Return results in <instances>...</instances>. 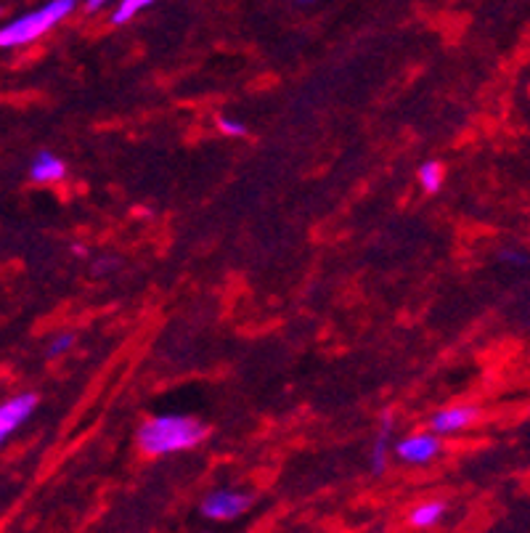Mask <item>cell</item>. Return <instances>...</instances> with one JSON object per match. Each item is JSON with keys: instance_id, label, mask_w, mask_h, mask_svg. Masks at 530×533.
Listing matches in <instances>:
<instances>
[{"instance_id": "cell-15", "label": "cell", "mask_w": 530, "mask_h": 533, "mask_svg": "<svg viewBox=\"0 0 530 533\" xmlns=\"http://www.w3.org/2000/svg\"><path fill=\"white\" fill-rule=\"evenodd\" d=\"M499 258L507 260V263H515V266H523L525 260H528V255H525V252H517V250H501Z\"/></svg>"}, {"instance_id": "cell-11", "label": "cell", "mask_w": 530, "mask_h": 533, "mask_svg": "<svg viewBox=\"0 0 530 533\" xmlns=\"http://www.w3.org/2000/svg\"><path fill=\"white\" fill-rule=\"evenodd\" d=\"M152 3H157V0H120V6H117V11L112 14V24L130 22L133 16L141 14V11L152 6Z\"/></svg>"}, {"instance_id": "cell-16", "label": "cell", "mask_w": 530, "mask_h": 533, "mask_svg": "<svg viewBox=\"0 0 530 533\" xmlns=\"http://www.w3.org/2000/svg\"><path fill=\"white\" fill-rule=\"evenodd\" d=\"M106 3H109V0H88L85 8H88V11H99V8H104Z\"/></svg>"}, {"instance_id": "cell-7", "label": "cell", "mask_w": 530, "mask_h": 533, "mask_svg": "<svg viewBox=\"0 0 530 533\" xmlns=\"http://www.w3.org/2000/svg\"><path fill=\"white\" fill-rule=\"evenodd\" d=\"M395 430V417L385 412L379 417L377 438H374V449H371V473L382 475L387 470V459H390V435Z\"/></svg>"}, {"instance_id": "cell-1", "label": "cell", "mask_w": 530, "mask_h": 533, "mask_svg": "<svg viewBox=\"0 0 530 533\" xmlns=\"http://www.w3.org/2000/svg\"><path fill=\"white\" fill-rule=\"evenodd\" d=\"M207 438V427L194 417L186 414H159V417L146 419L138 427V449L146 457H165L175 451H189Z\"/></svg>"}, {"instance_id": "cell-5", "label": "cell", "mask_w": 530, "mask_h": 533, "mask_svg": "<svg viewBox=\"0 0 530 533\" xmlns=\"http://www.w3.org/2000/svg\"><path fill=\"white\" fill-rule=\"evenodd\" d=\"M440 449H443L440 435L430 430V433H417L403 438V441L395 446V454H398V459L406 462V465H427V462L438 457Z\"/></svg>"}, {"instance_id": "cell-6", "label": "cell", "mask_w": 530, "mask_h": 533, "mask_svg": "<svg viewBox=\"0 0 530 533\" xmlns=\"http://www.w3.org/2000/svg\"><path fill=\"white\" fill-rule=\"evenodd\" d=\"M480 417V409L470 404H459V406H448V409H440L430 417V430L438 435H451V433H462L467 427Z\"/></svg>"}, {"instance_id": "cell-17", "label": "cell", "mask_w": 530, "mask_h": 533, "mask_svg": "<svg viewBox=\"0 0 530 533\" xmlns=\"http://www.w3.org/2000/svg\"><path fill=\"white\" fill-rule=\"evenodd\" d=\"M72 252H75V255H85V247L83 244H75V247H72Z\"/></svg>"}, {"instance_id": "cell-9", "label": "cell", "mask_w": 530, "mask_h": 533, "mask_svg": "<svg viewBox=\"0 0 530 533\" xmlns=\"http://www.w3.org/2000/svg\"><path fill=\"white\" fill-rule=\"evenodd\" d=\"M446 515H448L446 502H424L411 510L409 523L414 528H432V526H438L440 520L446 518Z\"/></svg>"}, {"instance_id": "cell-8", "label": "cell", "mask_w": 530, "mask_h": 533, "mask_svg": "<svg viewBox=\"0 0 530 533\" xmlns=\"http://www.w3.org/2000/svg\"><path fill=\"white\" fill-rule=\"evenodd\" d=\"M67 176V165L51 152H38L30 165V178L35 183H56Z\"/></svg>"}, {"instance_id": "cell-18", "label": "cell", "mask_w": 530, "mask_h": 533, "mask_svg": "<svg viewBox=\"0 0 530 533\" xmlns=\"http://www.w3.org/2000/svg\"><path fill=\"white\" fill-rule=\"evenodd\" d=\"M297 3H313V0H297Z\"/></svg>"}, {"instance_id": "cell-14", "label": "cell", "mask_w": 530, "mask_h": 533, "mask_svg": "<svg viewBox=\"0 0 530 533\" xmlns=\"http://www.w3.org/2000/svg\"><path fill=\"white\" fill-rule=\"evenodd\" d=\"M120 268V258H101L99 263H96V274H109V271H117Z\"/></svg>"}, {"instance_id": "cell-10", "label": "cell", "mask_w": 530, "mask_h": 533, "mask_svg": "<svg viewBox=\"0 0 530 533\" xmlns=\"http://www.w3.org/2000/svg\"><path fill=\"white\" fill-rule=\"evenodd\" d=\"M417 176L419 183H422V189L427 191V194H435V191H440V186H443V165L435 160L424 162Z\"/></svg>"}, {"instance_id": "cell-4", "label": "cell", "mask_w": 530, "mask_h": 533, "mask_svg": "<svg viewBox=\"0 0 530 533\" xmlns=\"http://www.w3.org/2000/svg\"><path fill=\"white\" fill-rule=\"evenodd\" d=\"M35 406H38V396L35 393H22V396L8 398V401L0 404V446L30 419Z\"/></svg>"}, {"instance_id": "cell-13", "label": "cell", "mask_w": 530, "mask_h": 533, "mask_svg": "<svg viewBox=\"0 0 530 533\" xmlns=\"http://www.w3.org/2000/svg\"><path fill=\"white\" fill-rule=\"evenodd\" d=\"M218 130L231 138L247 136V125H244L242 120H234V117H226V115L218 117Z\"/></svg>"}, {"instance_id": "cell-12", "label": "cell", "mask_w": 530, "mask_h": 533, "mask_svg": "<svg viewBox=\"0 0 530 533\" xmlns=\"http://www.w3.org/2000/svg\"><path fill=\"white\" fill-rule=\"evenodd\" d=\"M72 345H75V335H72V332H61V335L53 337L51 345H48V356H64L67 351H72Z\"/></svg>"}, {"instance_id": "cell-2", "label": "cell", "mask_w": 530, "mask_h": 533, "mask_svg": "<svg viewBox=\"0 0 530 533\" xmlns=\"http://www.w3.org/2000/svg\"><path fill=\"white\" fill-rule=\"evenodd\" d=\"M75 3L77 0H48L46 6L35 8L30 14L16 16L14 22L0 27V48H19L40 40L75 11Z\"/></svg>"}, {"instance_id": "cell-3", "label": "cell", "mask_w": 530, "mask_h": 533, "mask_svg": "<svg viewBox=\"0 0 530 533\" xmlns=\"http://www.w3.org/2000/svg\"><path fill=\"white\" fill-rule=\"evenodd\" d=\"M252 507V496L244 494V491H231V488H220V491H212L205 496V502L199 507V512L205 515L207 520H215V523H226V520H234L239 515Z\"/></svg>"}]
</instances>
